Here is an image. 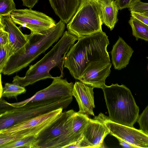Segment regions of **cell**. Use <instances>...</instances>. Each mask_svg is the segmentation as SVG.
<instances>
[{"instance_id": "obj_1", "label": "cell", "mask_w": 148, "mask_h": 148, "mask_svg": "<svg viewBox=\"0 0 148 148\" xmlns=\"http://www.w3.org/2000/svg\"><path fill=\"white\" fill-rule=\"evenodd\" d=\"M66 54L64 67L72 76L79 79L82 74L91 62H110L107 47L109 44L108 36L103 31L95 34L79 38Z\"/></svg>"}, {"instance_id": "obj_2", "label": "cell", "mask_w": 148, "mask_h": 148, "mask_svg": "<svg viewBox=\"0 0 148 148\" xmlns=\"http://www.w3.org/2000/svg\"><path fill=\"white\" fill-rule=\"evenodd\" d=\"M65 27V23L60 20L48 30L27 34V43L10 57L2 73L10 75L28 66L62 36Z\"/></svg>"}, {"instance_id": "obj_3", "label": "cell", "mask_w": 148, "mask_h": 148, "mask_svg": "<svg viewBox=\"0 0 148 148\" xmlns=\"http://www.w3.org/2000/svg\"><path fill=\"white\" fill-rule=\"evenodd\" d=\"M79 38L68 31L63 33L61 38L51 49L40 60L29 66L25 75H16L12 81L25 87L39 81L53 77L50 73L53 67L58 66L60 68L63 77V66L66 54L75 42Z\"/></svg>"}, {"instance_id": "obj_4", "label": "cell", "mask_w": 148, "mask_h": 148, "mask_svg": "<svg viewBox=\"0 0 148 148\" xmlns=\"http://www.w3.org/2000/svg\"><path fill=\"white\" fill-rule=\"evenodd\" d=\"M109 115L112 121L134 127L139 115V109L130 90L118 84H106L102 88Z\"/></svg>"}, {"instance_id": "obj_5", "label": "cell", "mask_w": 148, "mask_h": 148, "mask_svg": "<svg viewBox=\"0 0 148 148\" xmlns=\"http://www.w3.org/2000/svg\"><path fill=\"white\" fill-rule=\"evenodd\" d=\"M73 99L57 101H36L28 102L17 107L7 104L3 98L0 101V130L18 122L35 117L53 110L66 108Z\"/></svg>"}, {"instance_id": "obj_6", "label": "cell", "mask_w": 148, "mask_h": 148, "mask_svg": "<svg viewBox=\"0 0 148 148\" xmlns=\"http://www.w3.org/2000/svg\"><path fill=\"white\" fill-rule=\"evenodd\" d=\"M60 108L16 123L0 130V148L18 140L28 137L37 138L61 115Z\"/></svg>"}, {"instance_id": "obj_7", "label": "cell", "mask_w": 148, "mask_h": 148, "mask_svg": "<svg viewBox=\"0 0 148 148\" xmlns=\"http://www.w3.org/2000/svg\"><path fill=\"white\" fill-rule=\"evenodd\" d=\"M101 0H80L75 14L66 25L68 31L79 38L102 31Z\"/></svg>"}, {"instance_id": "obj_8", "label": "cell", "mask_w": 148, "mask_h": 148, "mask_svg": "<svg viewBox=\"0 0 148 148\" xmlns=\"http://www.w3.org/2000/svg\"><path fill=\"white\" fill-rule=\"evenodd\" d=\"M75 111L71 110L63 112L61 116L36 138L39 148H63L71 143L67 120Z\"/></svg>"}, {"instance_id": "obj_9", "label": "cell", "mask_w": 148, "mask_h": 148, "mask_svg": "<svg viewBox=\"0 0 148 148\" xmlns=\"http://www.w3.org/2000/svg\"><path fill=\"white\" fill-rule=\"evenodd\" d=\"M51 83L48 87L36 93L32 97L21 102L7 104L11 106L17 107L31 102L36 101H57L73 99L72 92L74 84L69 83L66 79L61 76L52 78Z\"/></svg>"}, {"instance_id": "obj_10", "label": "cell", "mask_w": 148, "mask_h": 148, "mask_svg": "<svg viewBox=\"0 0 148 148\" xmlns=\"http://www.w3.org/2000/svg\"><path fill=\"white\" fill-rule=\"evenodd\" d=\"M10 16L15 24L29 29L31 32H43L56 23L52 18L32 9H16L11 13Z\"/></svg>"}, {"instance_id": "obj_11", "label": "cell", "mask_w": 148, "mask_h": 148, "mask_svg": "<svg viewBox=\"0 0 148 148\" xmlns=\"http://www.w3.org/2000/svg\"><path fill=\"white\" fill-rule=\"evenodd\" d=\"M105 123L110 134L116 138H119L138 148H148V135L142 130L114 122L109 116Z\"/></svg>"}, {"instance_id": "obj_12", "label": "cell", "mask_w": 148, "mask_h": 148, "mask_svg": "<svg viewBox=\"0 0 148 148\" xmlns=\"http://www.w3.org/2000/svg\"><path fill=\"white\" fill-rule=\"evenodd\" d=\"M107 116L101 113L90 119L83 132V138L91 148H103V142L110 131L105 121Z\"/></svg>"}, {"instance_id": "obj_13", "label": "cell", "mask_w": 148, "mask_h": 148, "mask_svg": "<svg viewBox=\"0 0 148 148\" xmlns=\"http://www.w3.org/2000/svg\"><path fill=\"white\" fill-rule=\"evenodd\" d=\"M112 64L108 61L90 62L85 68L79 80L93 88H102L105 80L111 72Z\"/></svg>"}, {"instance_id": "obj_14", "label": "cell", "mask_w": 148, "mask_h": 148, "mask_svg": "<svg viewBox=\"0 0 148 148\" xmlns=\"http://www.w3.org/2000/svg\"><path fill=\"white\" fill-rule=\"evenodd\" d=\"M0 24L8 34V43L10 57L27 43L26 34H23L12 20L10 15L0 17Z\"/></svg>"}, {"instance_id": "obj_15", "label": "cell", "mask_w": 148, "mask_h": 148, "mask_svg": "<svg viewBox=\"0 0 148 148\" xmlns=\"http://www.w3.org/2000/svg\"><path fill=\"white\" fill-rule=\"evenodd\" d=\"M94 88L80 81L77 82L74 84L73 95L78 103L79 112L95 116L93 111L95 107Z\"/></svg>"}, {"instance_id": "obj_16", "label": "cell", "mask_w": 148, "mask_h": 148, "mask_svg": "<svg viewBox=\"0 0 148 148\" xmlns=\"http://www.w3.org/2000/svg\"><path fill=\"white\" fill-rule=\"evenodd\" d=\"M134 50L120 36L113 46L111 52V60L114 68L120 70L128 65Z\"/></svg>"}, {"instance_id": "obj_17", "label": "cell", "mask_w": 148, "mask_h": 148, "mask_svg": "<svg viewBox=\"0 0 148 148\" xmlns=\"http://www.w3.org/2000/svg\"><path fill=\"white\" fill-rule=\"evenodd\" d=\"M56 14L67 24L76 12L80 0H49Z\"/></svg>"}, {"instance_id": "obj_18", "label": "cell", "mask_w": 148, "mask_h": 148, "mask_svg": "<svg viewBox=\"0 0 148 148\" xmlns=\"http://www.w3.org/2000/svg\"><path fill=\"white\" fill-rule=\"evenodd\" d=\"M90 119L88 115L78 112H74L68 118V128L71 144L77 141L81 136Z\"/></svg>"}, {"instance_id": "obj_19", "label": "cell", "mask_w": 148, "mask_h": 148, "mask_svg": "<svg viewBox=\"0 0 148 148\" xmlns=\"http://www.w3.org/2000/svg\"><path fill=\"white\" fill-rule=\"evenodd\" d=\"M100 5L103 23L112 30L118 21L119 9L116 1L101 0Z\"/></svg>"}, {"instance_id": "obj_20", "label": "cell", "mask_w": 148, "mask_h": 148, "mask_svg": "<svg viewBox=\"0 0 148 148\" xmlns=\"http://www.w3.org/2000/svg\"><path fill=\"white\" fill-rule=\"evenodd\" d=\"M129 23L136 40L140 39L148 41V25L132 16L130 17Z\"/></svg>"}, {"instance_id": "obj_21", "label": "cell", "mask_w": 148, "mask_h": 148, "mask_svg": "<svg viewBox=\"0 0 148 148\" xmlns=\"http://www.w3.org/2000/svg\"><path fill=\"white\" fill-rule=\"evenodd\" d=\"M26 91L25 87L14 83H6L1 90L0 98L6 97L17 100L18 96L25 93Z\"/></svg>"}, {"instance_id": "obj_22", "label": "cell", "mask_w": 148, "mask_h": 148, "mask_svg": "<svg viewBox=\"0 0 148 148\" xmlns=\"http://www.w3.org/2000/svg\"><path fill=\"white\" fill-rule=\"evenodd\" d=\"M39 148L38 142L35 137H28L6 145L2 148Z\"/></svg>"}, {"instance_id": "obj_23", "label": "cell", "mask_w": 148, "mask_h": 148, "mask_svg": "<svg viewBox=\"0 0 148 148\" xmlns=\"http://www.w3.org/2000/svg\"><path fill=\"white\" fill-rule=\"evenodd\" d=\"M16 9L14 0H0V17L10 15Z\"/></svg>"}, {"instance_id": "obj_24", "label": "cell", "mask_w": 148, "mask_h": 148, "mask_svg": "<svg viewBox=\"0 0 148 148\" xmlns=\"http://www.w3.org/2000/svg\"><path fill=\"white\" fill-rule=\"evenodd\" d=\"M140 130L148 135V105L139 116L137 120Z\"/></svg>"}, {"instance_id": "obj_25", "label": "cell", "mask_w": 148, "mask_h": 148, "mask_svg": "<svg viewBox=\"0 0 148 148\" xmlns=\"http://www.w3.org/2000/svg\"><path fill=\"white\" fill-rule=\"evenodd\" d=\"M8 44L0 46V73L2 72L10 58Z\"/></svg>"}, {"instance_id": "obj_26", "label": "cell", "mask_w": 148, "mask_h": 148, "mask_svg": "<svg viewBox=\"0 0 148 148\" xmlns=\"http://www.w3.org/2000/svg\"><path fill=\"white\" fill-rule=\"evenodd\" d=\"M128 9L130 11L143 12L148 11V3L143 2L140 0H135Z\"/></svg>"}, {"instance_id": "obj_27", "label": "cell", "mask_w": 148, "mask_h": 148, "mask_svg": "<svg viewBox=\"0 0 148 148\" xmlns=\"http://www.w3.org/2000/svg\"><path fill=\"white\" fill-rule=\"evenodd\" d=\"M91 148L89 144L84 138L83 134L77 141L69 145L65 148Z\"/></svg>"}, {"instance_id": "obj_28", "label": "cell", "mask_w": 148, "mask_h": 148, "mask_svg": "<svg viewBox=\"0 0 148 148\" xmlns=\"http://www.w3.org/2000/svg\"><path fill=\"white\" fill-rule=\"evenodd\" d=\"M8 42V34L0 24V46L7 44Z\"/></svg>"}, {"instance_id": "obj_29", "label": "cell", "mask_w": 148, "mask_h": 148, "mask_svg": "<svg viewBox=\"0 0 148 148\" xmlns=\"http://www.w3.org/2000/svg\"><path fill=\"white\" fill-rule=\"evenodd\" d=\"M130 13L131 16L135 18L148 25V17L143 14L142 12L131 11Z\"/></svg>"}, {"instance_id": "obj_30", "label": "cell", "mask_w": 148, "mask_h": 148, "mask_svg": "<svg viewBox=\"0 0 148 148\" xmlns=\"http://www.w3.org/2000/svg\"><path fill=\"white\" fill-rule=\"evenodd\" d=\"M135 0H115L119 10H121L129 8L133 3Z\"/></svg>"}, {"instance_id": "obj_31", "label": "cell", "mask_w": 148, "mask_h": 148, "mask_svg": "<svg viewBox=\"0 0 148 148\" xmlns=\"http://www.w3.org/2000/svg\"><path fill=\"white\" fill-rule=\"evenodd\" d=\"M23 5L32 9L37 3L38 0H21Z\"/></svg>"}, {"instance_id": "obj_32", "label": "cell", "mask_w": 148, "mask_h": 148, "mask_svg": "<svg viewBox=\"0 0 148 148\" xmlns=\"http://www.w3.org/2000/svg\"><path fill=\"white\" fill-rule=\"evenodd\" d=\"M119 144L123 147L129 148H137L138 147L119 138H117Z\"/></svg>"}, {"instance_id": "obj_33", "label": "cell", "mask_w": 148, "mask_h": 148, "mask_svg": "<svg viewBox=\"0 0 148 148\" xmlns=\"http://www.w3.org/2000/svg\"><path fill=\"white\" fill-rule=\"evenodd\" d=\"M142 13L143 14L148 17V11H145Z\"/></svg>"}, {"instance_id": "obj_34", "label": "cell", "mask_w": 148, "mask_h": 148, "mask_svg": "<svg viewBox=\"0 0 148 148\" xmlns=\"http://www.w3.org/2000/svg\"><path fill=\"white\" fill-rule=\"evenodd\" d=\"M147 69L148 70V64L147 66Z\"/></svg>"}, {"instance_id": "obj_35", "label": "cell", "mask_w": 148, "mask_h": 148, "mask_svg": "<svg viewBox=\"0 0 148 148\" xmlns=\"http://www.w3.org/2000/svg\"><path fill=\"white\" fill-rule=\"evenodd\" d=\"M147 58L148 59V57H147Z\"/></svg>"}, {"instance_id": "obj_36", "label": "cell", "mask_w": 148, "mask_h": 148, "mask_svg": "<svg viewBox=\"0 0 148 148\" xmlns=\"http://www.w3.org/2000/svg\"></svg>"}, {"instance_id": "obj_37", "label": "cell", "mask_w": 148, "mask_h": 148, "mask_svg": "<svg viewBox=\"0 0 148 148\" xmlns=\"http://www.w3.org/2000/svg\"></svg>"}]
</instances>
